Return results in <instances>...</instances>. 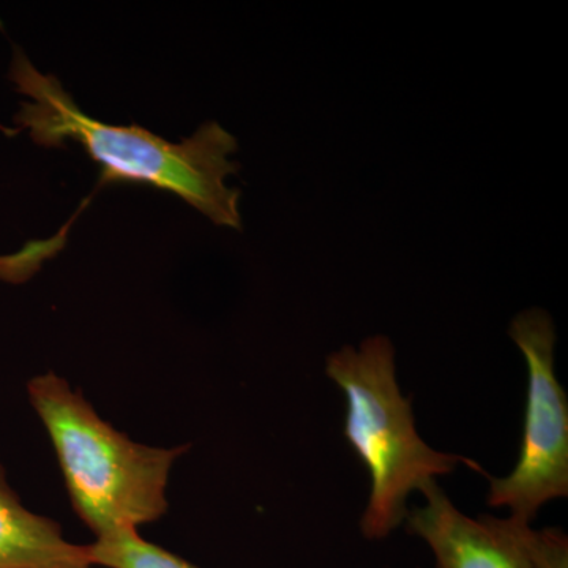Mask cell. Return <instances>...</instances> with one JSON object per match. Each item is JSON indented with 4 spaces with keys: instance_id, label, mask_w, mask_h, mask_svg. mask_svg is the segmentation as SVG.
Returning <instances> with one entry per match:
<instances>
[{
    "instance_id": "cell-1",
    "label": "cell",
    "mask_w": 568,
    "mask_h": 568,
    "mask_svg": "<svg viewBox=\"0 0 568 568\" xmlns=\"http://www.w3.org/2000/svg\"><path fill=\"white\" fill-rule=\"evenodd\" d=\"M10 78L17 91L32 100L21 103L14 121L36 144L61 148L69 140L80 142L102 164V183L168 190L219 226L242 230L241 192L224 185V179L241 168L230 160L237 140L220 123H204L189 140L171 144L138 125L112 126L88 118L58 78L41 74L20 50L14 52Z\"/></svg>"
},
{
    "instance_id": "cell-2",
    "label": "cell",
    "mask_w": 568,
    "mask_h": 568,
    "mask_svg": "<svg viewBox=\"0 0 568 568\" xmlns=\"http://www.w3.org/2000/svg\"><path fill=\"white\" fill-rule=\"evenodd\" d=\"M28 394L54 446L71 506L97 538L166 514L170 473L189 446L133 443L54 373L33 377Z\"/></svg>"
},
{
    "instance_id": "cell-3",
    "label": "cell",
    "mask_w": 568,
    "mask_h": 568,
    "mask_svg": "<svg viewBox=\"0 0 568 568\" xmlns=\"http://www.w3.org/2000/svg\"><path fill=\"white\" fill-rule=\"evenodd\" d=\"M325 375L345 394V437L372 478L361 519L368 540H384L405 525L410 493L454 473L459 463L484 470L462 455L435 450L418 435L413 399L396 383L395 347L387 336H368L358 347L334 351Z\"/></svg>"
},
{
    "instance_id": "cell-4",
    "label": "cell",
    "mask_w": 568,
    "mask_h": 568,
    "mask_svg": "<svg viewBox=\"0 0 568 568\" xmlns=\"http://www.w3.org/2000/svg\"><path fill=\"white\" fill-rule=\"evenodd\" d=\"M508 335L528 365V398L517 466L488 478L489 507H507L511 519L529 525L551 500L568 496V398L555 372L556 327L541 308L511 320Z\"/></svg>"
},
{
    "instance_id": "cell-5",
    "label": "cell",
    "mask_w": 568,
    "mask_h": 568,
    "mask_svg": "<svg viewBox=\"0 0 568 568\" xmlns=\"http://www.w3.org/2000/svg\"><path fill=\"white\" fill-rule=\"evenodd\" d=\"M420 493L425 506L407 510L405 525L432 549L436 568H536L504 519L467 517L436 481Z\"/></svg>"
},
{
    "instance_id": "cell-6",
    "label": "cell",
    "mask_w": 568,
    "mask_h": 568,
    "mask_svg": "<svg viewBox=\"0 0 568 568\" xmlns=\"http://www.w3.org/2000/svg\"><path fill=\"white\" fill-rule=\"evenodd\" d=\"M88 545L70 544L59 523L32 514L0 466V568H92Z\"/></svg>"
},
{
    "instance_id": "cell-7",
    "label": "cell",
    "mask_w": 568,
    "mask_h": 568,
    "mask_svg": "<svg viewBox=\"0 0 568 568\" xmlns=\"http://www.w3.org/2000/svg\"><path fill=\"white\" fill-rule=\"evenodd\" d=\"M93 567L106 568H201L144 540L138 529H122L88 545Z\"/></svg>"
},
{
    "instance_id": "cell-8",
    "label": "cell",
    "mask_w": 568,
    "mask_h": 568,
    "mask_svg": "<svg viewBox=\"0 0 568 568\" xmlns=\"http://www.w3.org/2000/svg\"><path fill=\"white\" fill-rule=\"evenodd\" d=\"M511 536L525 549L526 555L536 568H567L568 541L566 534L559 529H545L537 532L525 523L504 519Z\"/></svg>"
}]
</instances>
